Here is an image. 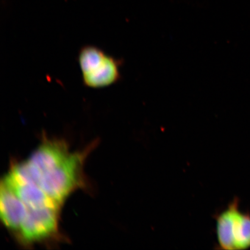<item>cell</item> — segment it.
Wrapping results in <instances>:
<instances>
[{
	"instance_id": "1",
	"label": "cell",
	"mask_w": 250,
	"mask_h": 250,
	"mask_svg": "<svg viewBox=\"0 0 250 250\" xmlns=\"http://www.w3.org/2000/svg\"><path fill=\"white\" fill-rule=\"evenodd\" d=\"M91 148L71 152L60 164L41 174L35 185L62 206L71 193L85 185L83 164Z\"/></svg>"
},
{
	"instance_id": "2",
	"label": "cell",
	"mask_w": 250,
	"mask_h": 250,
	"mask_svg": "<svg viewBox=\"0 0 250 250\" xmlns=\"http://www.w3.org/2000/svg\"><path fill=\"white\" fill-rule=\"evenodd\" d=\"M78 62L84 85L102 88L116 83L121 79V61L94 45L80 49Z\"/></svg>"
},
{
	"instance_id": "3",
	"label": "cell",
	"mask_w": 250,
	"mask_h": 250,
	"mask_svg": "<svg viewBox=\"0 0 250 250\" xmlns=\"http://www.w3.org/2000/svg\"><path fill=\"white\" fill-rule=\"evenodd\" d=\"M216 232L221 249L250 248V214L240 211L238 199H234L226 210L218 215Z\"/></svg>"
},
{
	"instance_id": "4",
	"label": "cell",
	"mask_w": 250,
	"mask_h": 250,
	"mask_svg": "<svg viewBox=\"0 0 250 250\" xmlns=\"http://www.w3.org/2000/svg\"><path fill=\"white\" fill-rule=\"evenodd\" d=\"M60 208L45 207L26 208L22 223L18 233L21 242L33 244L46 241L59 232Z\"/></svg>"
},
{
	"instance_id": "5",
	"label": "cell",
	"mask_w": 250,
	"mask_h": 250,
	"mask_svg": "<svg viewBox=\"0 0 250 250\" xmlns=\"http://www.w3.org/2000/svg\"><path fill=\"white\" fill-rule=\"evenodd\" d=\"M26 212V207L11 188L1 181L0 215L3 224L17 234Z\"/></svg>"
}]
</instances>
